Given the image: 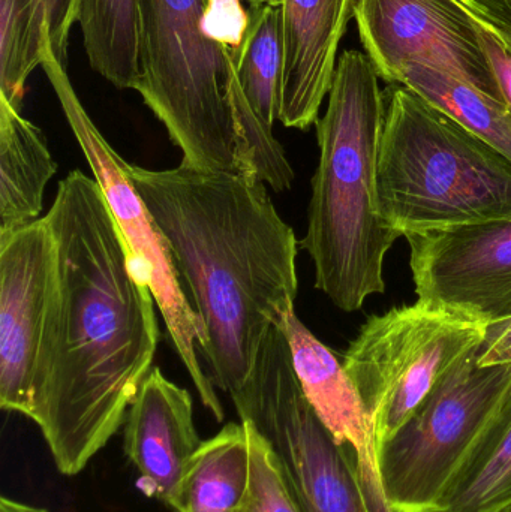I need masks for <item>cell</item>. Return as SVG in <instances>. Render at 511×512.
Wrapping results in <instances>:
<instances>
[{
	"label": "cell",
	"mask_w": 511,
	"mask_h": 512,
	"mask_svg": "<svg viewBox=\"0 0 511 512\" xmlns=\"http://www.w3.org/2000/svg\"><path fill=\"white\" fill-rule=\"evenodd\" d=\"M491 512H511V501L507 502V504L501 505V507H498L497 510Z\"/></svg>",
	"instance_id": "obj_29"
},
{
	"label": "cell",
	"mask_w": 511,
	"mask_h": 512,
	"mask_svg": "<svg viewBox=\"0 0 511 512\" xmlns=\"http://www.w3.org/2000/svg\"><path fill=\"white\" fill-rule=\"evenodd\" d=\"M126 170L170 246L203 325L198 346L215 388L236 406L254 382L270 330L294 309L297 242L254 174Z\"/></svg>",
	"instance_id": "obj_2"
},
{
	"label": "cell",
	"mask_w": 511,
	"mask_h": 512,
	"mask_svg": "<svg viewBox=\"0 0 511 512\" xmlns=\"http://www.w3.org/2000/svg\"><path fill=\"white\" fill-rule=\"evenodd\" d=\"M468 351L410 420L381 444L378 468L393 512H446L511 399V364L480 366Z\"/></svg>",
	"instance_id": "obj_6"
},
{
	"label": "cell",
	"mask_w": 511,
	"mask_h": 512,
	"mask_svg": "<svg viewBox=\"0 0 511 512\" xmlns=\"http://www.w3.org/2000/svg\"><path fill=\"white\" fill-rule=\"evenodd\" d=\"M33 30L44 47L50 44L63 66L68 59L69 32L77 23L80 0H29Z\"/></svg>",
	"instance_id": "obj_23"
},
{
	"label": "cell",
	"mask_w": 511,
	"mask_h": 512,
	"mask_svg": "<svg viewBox=\"0 0 511 512\" xmlns=\"http://www.w3.org/2000/svg\"><path fill=\"white\" fill-rule=\"evenodd\" d=\"M356 0H281L284 74L281 119L308 131L318 122L338 65L339 42L354 17Z\"/></svg>",
	"instance_id": "obj_14"
},
{
	"label": "cell",
	"mask_w": 511,
	"mask_h": 512,
	"mask_svg": "<svg viewBox=\"0 0 511 512\" xmlns=\"http://www.w3.org/2000/svg\"><path fill=\"white\" fill-rule=\"evenodd\" d=\"M489 328L423 304L395 307L362 325L342 363L353 379L381 444L417 411L440 379Z\"/></svg>",
	"instance_id": "obj_8"
},
{
	"label": "cell",
	"mask_w": 511,
	"mask_h": 512,
	"mask_svg": "<svg viewBox=\"0 0 511 512\" xmlns=\"http://www.w3.org/2000/svg\"><path fill=\"white\" fill-rule=\"evenodd\" d=\"M57 297V245L47 219L0 234V406L32 414Z\"/></svg>",
	"instance_id": "obj_12"
},
{
	"label": "cell",
	"mask_w": 511,
	"mask_h": 512,
	"mask_svg": "<svg viewBox=\"0 0 511 512\" xmlns=\"http://www.w3.org/2000/svg\"><path fill=\"white\" fill-rule=\"evenodd\" d=\"M251 3H278L281 5V0H248Z\"/></svg>",
	"instance_id": "obj_30"
},
{
	"label": "cell",
	"mask_w": 511,
	"mask_h": 512,
	"mask_svg": "<svg viewBox=\"0 0 511 512\" xmlns=\"http://www.w3.org/2000/svg\"><path fill=\"white\" fill-rule=\"evenodd\" d=\"M248 424L252 451L251 486L237 512H302L272 445L254 424Z\"/></svg>",
	"instance_id": "obj_22"
},
{
	"label": "cell",
	"mask_w": 511,
	"mask_h": 512,
	"mask_svg": "<svg viewBox=\"0 0 511 512\" xmlns=\"http://www.w3.org/2000/svg\"><path fill=\"white\" fill-rule=\"evenodd\" d=\"M405 239L417 303L488 328L511 319V218Z\"/></svg>",
	"instance_id": "obj_11"
},
{
	"label": "cell",
	"mask_w": 511,
	"mask_h": 512,
	"mask_svg": "<svg viewBox=\"0 0 511 512\" xmlns=\"http://www.w3.org/2000/svg\"><path fill=\"white\" fill-rule=\"evenodd\" d=\"M378 150L381 218L401 237L511 218V161L402 84H390Z\"/></svg>",
	"instance_id": "obj_4"
},
{
	"label": "cell",
	"mask_w": 511,
	"mask_h": 512,
	"mask_svg": "<svg viewBox=\"0 0 511 512\" xmlns=\"http://www.w3.org/2000/svg\"><path fill=\"white\" fill-rule=\"evenodd\" d=\"M47 47L33 30L29 0H0V99L15 110L23 108L27 78Z\"/></svg>",
	"instance_id": "obj_21"
},
{
	"label": "cell",
	"mask_w": 511,
	"mask_h": 512,
	"mask_svg": "<svg viewBox=\"0 0 511 512\" xmlns=\"http://www.w3.org/2000/svg\"><path fill=\"white\" fill-rule=\"evenodd\" d=\"M251 11L243 0H204L201 27L207 38L222 47L237 51L249 29Z\"/></svg>",
	"instance_id": "obj_24"
},
{
	"label": "cell",
	"mask_w": 511,
	"mask_h": 512,
	"mask_svg": "<svg viewBox=\"0 0 511 512\" xmlns=\"http://www.w3.org/2000/svg\"><path fill=\"white\" fill-rule=\"evenodd\" d=\"M396 84L408 87L449 114L511 161V114L506 105L459 80L455 75L426 63H405L399 71Z\"/></svg>",
	"instance_id": "obj_19"
},
{
	"label": "cell",
	"mask_w": 511,
	"mask_h": 512,
	"mask_svg": "<svg viewBox=\"0 0 511 512\" xmlns=\"http://www.w3.org/2000/svg\"><path fill=\"white\" fill-rule=\"evenodd\" d=\"M44 132L0 99V234L35 224L57 173Z\"/></svg>",
	"instance_id": "obj_15"
},
{
	"label": "cell",
	"mask_w": 511,
	"mask_h": 512,
	"mask_svg": "<svg viewBox=\"0 0 511 512\" xmlns=\"http://www.w3.org/2000/svg\"><path fill=\"white\" fill-rule=\"evenodd\" d=\"M0 512H50L36 505L26 504V502L15 501L12 498L2 496L0 498Z\"/></svg>",
	"instance_id": "obj_28"
},
{
	"label": "cell",
	"mask_w": 511,
	"mask_h": 512,
	"mask_svg": "<svg viewBox=\"0 0 511 512\" xmlns=\"http://www.w3.org/2000/svg\"><path fill=\"white\" fill-rule=\"evenodd\" d=\"M473 17L474 26L479 33L483 50L491 62L495 77L500 84L504 102L511 114V33L501 29L494 21L489 20L479 9L474 8L468 0H464Z\"/></svg>",
	"instance_id": "obj_25"
},
{
	"label": "cell",
	"mask_w": 511,
	"mask_h": 512,
	"mask_svg": "<svg viewBox=\"0 0 511 512\" xmlns=\"http://www.w3.org/2000/svg\"><path fill=\"white\" fill-rule=\"evenodd\" d=\"M240 421L272 445L302 512H374L360 483L356 457L333 438L306 400L287 337L270 330L254 382L239 405Z\"/></svg>",
	"instance_id": "obj_9"
},
{
	"label": "cell",
	"mask_w": 511,
	"mask_h": 512,
	"mask_svg": "<svg viewBox=\"0 0 511 512\" xmlns=\"http://www.w3.org/2000/svg\"><path fill=\"white\" fill-rule=\"evenodd\" d=\"M204 0H143L144 104L167 129L186 167L255 174L237 117L234 51L207 38Z\"/></svg>",
	"instance_id": "obj_5"
},
{
	"label": "cell",
	"mask_w": 511,
	"mask_h": 512,
	"mask_svg": "<svg viewBox=\"0 0 511 512\" xmlns=\"http://www.w3.org/2000/svg\"><path fill=\"white\" fill-rule=\"evenodd\" d=\"M474 8L511 33V0H468Z\"/></svg>",
	"instance_id": "obj_27"
},
{
	"label": "cell",
	"mask_w": 511,
	"mask_h": 512,
	"mask_svg": "<svg viewBox=\"0 0 511 512\" xmlns=\"http://www.w3.org/2000/svg\"><path fill=\"white\" fill-rule=\"evenodd\" d=\"M251 471L249 424H225L198 448L171 510L237 512L248 496Z\"/></svg>",
	"instance_id": "obj_16"
},
{
	"label": "cell",
	"mask_w": 511,
	"mask_h": 512,
	"mask_svg": "<svg viewBox=\"0 0 511 512\" xmlns=\"http://www.w3.org/2000/svg\"><path fill=\"white\" fill-rule=\"evenodd\" d=\"M354 18L386 83L396 84L405 63H426L506 105L464 0H356Z\"/></svg>",
	"instance_id": "obj_10"
},
{
	"label": "cell",
	"mask_w": 511,
	"mask_h": 512,
	"mask_svg": "<svg viewBox=\"0 0 511 512\" xmlns=\"http://www.w3.org/2000/svg\"><path fill=\"white\" fill-rule=\"evenodd\" d=\"M201 444L191 394L153 367L123 423V451L147 493L171 508Z\"/></svg>",
	"instance_id": "obj_13"
},
{
	"label": "cell",
	"mask_w": 511,
	"mask_h": 512,
	"mask_svg": "<svg viewBox=\"0 0 511 512\" xmlns=\"http://www.w3.org/2000/svg\"><path fill=\"white\" fill-rule=\"evenodd\" d=\"M511 501V399L471 463L446 512H491Z\"/></svg>",
	"instance_id": "obj_20"
},
{
	"label": "cell",
	"mask_w": 511,
	"mask_h": 512,
	"mask_svg": "<svg viewBox=\"0 0 511 512\" xmlns=\"http://www.w3.org/2000/svg\"><path fill=\"white\" fill-rule=\"evenodd\" d=\"M378 78L366 54L344 51L326 113L315 123L320 161L300 248L314 262L315 288L344 312H356L366 298L386 291L384 258L401 237L378 210V150L386 114Z\"/></svg>",
	"instance_id": "obj_3"
},
{
	"label": "cell",
	"mask_w": 511,
	"mask_h": 512,
	"mask_svg": "<svg viewBox=\"0 0 511 512\" xmlns=\"http://www.w3.org/2000/svg\"><path fill=\"white\" fill-rule=\"evenodd\" d=\"M480 366L511 364V319L489 327L488 339L479 354Z\"/></svg>",
	"instance_id": "obj_26"
},
{
	"label": "cell",
	"mask_w": 511,
	"mask_h": 512,
	"mask_svg": "<svg viewBox=\"0 0 511 512\" xmlns=\"http://www.w3.org/2000/svg\"><path fill=\"white\" fill-rule=\"evenodd\" d=\"M143 0H80L77 23L90 66L117 89L141 77Z\"/></svg>",
	"instance_id": "obj_17"
},
{
	"label": "cell",
	"mask_w": 511,
	"mask_h": 512,
	"mask_svg": "<svg viewBox=\"0 0 511 512\" xmlns=\"http://www.w3.org/2000/svg\"><path fill=\"white\" fill-rule=\"evenodd\" d=\"M44 218L57 245V297L29 418L57 471L75 477L125 423L161 331L95 177L71 171Z\"/></svg>",
	"instance_id": "obj_1"
},
{
	"label": "cell",
	"mask_w": 511,
	"mask_h": 512,
	"mask_svg": "<svg viewBox=\"0 0 511 512\" xmlns=\"http://www.w3.org/2000/svg\"><path fill=\"white\" fill-rule=\"evenodd\" d=\"M249 29L242 47L234 51L240 87L255 116L267 129L281 119L284 39L281 6L252 3Z\"/></svg>",
	"instance_id": "obj_18"
},
{
	"label": "cell",
	"mask_w": 511,
	"mask_h": 512,
	"mask_svg": "<svg viewBox=\"0 0 511 512\" xmlns=\"http://www.w3.org/2000/svg\"><path fill=\"white\" fill-rule=\"evenodd\" d=\"M41 66L56 92L93 177L101 186L128 251L132 270L152 291L171 343L188 370L201 403L216 420H224V408L215 385L198 358V346L204 339L203 325L183 288L164 233L132 183L125 159L102 137L84 110L66 74V66L57 60L51 47L45 50Z\"/></svg>",
	"instance_id": "obj_7"
}]
</instances>
